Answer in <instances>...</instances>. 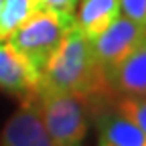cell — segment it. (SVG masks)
Returning <instances> with one entry per match:
<instances>
[{
  "label": "cell",
  "mask_w": 146,
  "mask_h": 146,
  "mask_svg": "<svg viewBox=\"0 0 146 146\" xmlns=\"http://www.w3.org/2000/svg\"><path fill=\"white\" fill-rule=\"evenodd\" d=\"M36 94H77L89 100V106L110 104L106 75L91 53V41L75 25L51 55L43 69ZM35 94V96H36Z\"/></svg>",
  "instance_id": "cell-1"
},
{
  "label": "cell",
  "mask_w": 146,
  "mask_h": 146,
  "mask_svg": "<svg viewBox=\"0 0 146 146\" xmlns=\"http://www.w3.org/2000/svg\"><path fill=\"white\" fill-rule=\"evenodd\" d=\"M73 27H75V14L36 10L6 41L33 65L35 71L43 75V69L49 63L51 55L57 51L63 36Z\"/></svg>",
  "instance_id": "cell-2"
},
{
  "label": "cell",
  "mask_w": 146,
  "mask_h": 146,
  "mask_svg": "<svg viewBox=\"0 0 146 146\" xmlns=\"http://www.w3.org/2000/svg\"><path fill=\"white\" fill-rule=\"evenodd\" d=\"M43 124L57 146H83L89 126V100L77 94H36Z\"/></svg>",
  "instance_id": "cell-3"
},
{
  "label": "cell",
  "mask_w": 146,
  "mask_h": 146,
  "mask_svg": "<svg viewBox=\"0 0 146 146\" xmlns=\"http://www.w3.org/2000/svg\"><path fill=\"white\" fill-rule=\"evenodd\" d=\"M142 41H144V27L120 14L100 36L91 41V53L106 75L124 57H128Z\"/></svg>",
  "instance_id": "cell-4"
},
{
  "label": "cell",
  "mask_w": 146,
  "mask_h": 146,
  "mask_svg": "<svg viewBox=\"0 0 146 146\" xmlns=\"http://www.w3.org/2000/svg\"><path fill=\"white\" fill-rule=\"evenodd\" d=\"M0 146H57L43 124L39 102L35 96L21 100V106L2 128Z\"/></svg>",
  "instance_id": "cell-5"
},
{
  "label": "cell",
  "mask_w": 146,
  "mask_h": 146,
  "mask_svg": "<svg viewBox=\"0 0 146 146\" xmlns=\"http://www.w3.org/2000/svg\"><path fill=\"white\" fill-rule=\"evenodd\" d=\"M39 83L41 73L35 71L33 65L21 53H16L6 39L0 41V91L25 100L36 94Z\"/></svg>",
  "instance_id": "cell-6"
},
{
  "label": "cell",
  "mask_w": 146,
  "mask_h": 146,
  "mask_svg": "<svg viewBox=\"0 0 146 146\" xmlns=\"http://www.w3.org/2000/svg\"><path fill=\"white\" fill-rule=\"evenodd\" d=\"M98 142L106 146H146V134L110 104L91 108Z\"/></svg>",
  "instance_id": "cell-7"
},
{
  "label": "cell",
  "mask_w": 146,
  "mask_h": 146,
  "mask_svg": "<svg viewBox=\"0 0 146 146\" xmlns=\"http://www.w3.org/2000/svg\"><path fill=\"white\" fill-rule=\"evenodd\" d=\"M108 91L114 96H146V39L106 73Z\"/></svg>",
  "instance_id": "cell-8"
},
{
  "label": "cell",
  "mask_w": 146,
  "mask_h": 146,
  "mask_svg": "<svg viewBox=\"0 0 146 146\" xmlns=\"http://www.w3.org/2000/svg\"><path fill=\"white\" fill-rule=\"evenodd\" d=\"M120 14V0H79L75 8V25L89 41H94Z\"/></svg>",
  "instance_id": "cell-9"
},
{
  "label": "cell",
  "mask_w": 146,
  "mask_h": 146,
  "mask_svg": "<svg viewBox=\"0 0 146 146\" xmlns=\"http://www.w3.org/2000/svg\"><path fill=\"white\" fill-rule=\"evenodd\" d=\"M33 12H36L33 0H0V41L8 39Z\"/></svg>",
  "instance_id": "cell-10"
},
{
  "label": "cell",
  "mask_w": 146,
  "mask_h": 146,
  "mask_svg": "<svg viewBox=\"0 0 146 146\" xmlns=\"http://www.w3.org/2000/svg\"><path fill=\"white\" fill-rule=\"evenodd\" d=\"M110 106L128 120H132L146 134V96H114Z\"/></svg>",
  "instance_id": "cell-11"
},
{
  "label": "cell",
  "mask_w": 146,
  "mask_h": 146,
  "mask_svg": "<svg viewBox=\"0 0 146 146\" xmlns=\"http://www.w3.org/2000/svg\"><path fill=\"white\" fill-rule=\"evenodd\" d=\"M120 12L138 25H146V0H120Z\"/></svg>",
  "instance_id": "cell-12"
},
{
  "label": "cell",
  "mask_w": 146,
  "mask_h": 146,
  "mask_svg": "<svg viewBox=\"0 0 146 146\" xmlns=\"http://www.w3.org/2000/svg\"><path fill=\"white\" fill-rule=\"evenodd\" d=\"M36 10H49V12H63V14H75L79 0H33Z\"/></svg>",
  "instance_id": "cell-13"
},
{
  "label": "cell",
  "mask_w": 146,
  "mask_h": 146,
  "mask_svg": "<svg viewBox=\"0 0 146 146\" xmlns=\"http://www.w3.org/2000/svg\"><path fill=\"white\" fill-rule=\"evenodd\" d=\"M144 39H146V25H144Z\"/></svg>",
  "instance_id": "cell-14"
},
{
  "label": "cell",
  "mask_w": 146,
  "mask_h": 146,
  "mask_svg": "<svg viewBox=\"0 0 146 146\" xmlns=\"http://www.w3.org/2000/svg\"><path fill=\"white\" fill-rule=\"evenodd\" d=\"M98 146H106V144H100V142H98Z\"/></svg>",
  "instance_id": "cell-15"
}]
</instances>
